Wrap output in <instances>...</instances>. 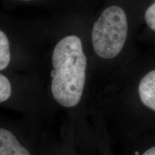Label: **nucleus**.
<instances>
[{"instance_id":"obj_1","label":"nucleus","mask_w":155,"mask_h":155,"mask_svg":"<svg viewBox=\"0 0 155 155\" xmlns=\"http://www.w3.org/2000/svg\"><path fill=\"white\" fill-rule=\"evenodd\" d=\"M87 58L81 39L69 35L58 42L52 56L50 92L57 105L68 116L77 137L87 143L95 140L94 127L88 125L91 114L83 105L86 81Z\"/></svg>"},{"instance_id":"obj_2","label":"nucleus","mask_w":155,"mask_h":155,"mask_svg":"<svg viewBox=\"0 0 155 155\" xmlns=\"http://www.w3.org/2000/svg\"><path fill=\"white\" fill-rule=\"evenodd\" d=\"M43 120L25 116L20 121L2 120L0 155H48L54 149L47 147Z\"/></svg>"},{"instance_id":"obj_3","label":"nucleus","mask_w":155,"mask_h":155,"mask_svg":"<svg viewBox=\"0 0 155 155\" xmlns=\"http://www.w3.org/2000/svg\"><path fill=\"white\" fill-rule=\"evenodd\" d=\"M128 34V22L120 7L110 6L95 22L92 42L96 55L103 59L116 57L123 49Z\"/></svg>"},{"instance_id":"obj_4","label":"nucleus","mask_w":155,"mask_h":155,"mask_svg":"<svg viewBox=\"0 0 155 155\" xmlns=\"http://www.w3.org/2000/svg\"><path fill=\"white\" fill-rule=\"evenodd\" d=\"M138 94L141 104L155 112V70L141 78L138 86Z\"/></svg>"},{"instance_id":"obj_5","label":"nucleus","mask_w":155,"mask_h":155,"mask_svg":"<svg viewBox=\"0 0 155 155\" xmlns=\"http://www.w3.org/2000/svg\"><path fill=\"white\" fill-rule=\"evenodd\" d=\"M11 55L8 38L3 31H0V71H2L9 66Z\"/></svg>"},{"instance_id":"obj_6","label":"nucleus","mask_w":155,"mask_h":155,"mask_svg":"<svg viewBox=\"0 0 155 155\" xmlns=\"http://www.w3.org/2000/svg\"><path fill=\"white\" fill-rule=\"evenodd\" d=\"M145 20L149 28L155 31V2L147 9L145 12Z\"/></svg>"},{"instance_id":"obj_7","label":"nucleus","mask_w":155,"mask_h":155,"mask_svg":"<svg viewBox=\"0 0 155 155\" xmlns=\"http://www.w3.org/2000/svg\"><path fill=\"white\" fill-rule=\"evenodd\" d=\"M135 155H155V146H152L147 149L141 154H139V152H136Z\"/></svg>"}]
</instances>
